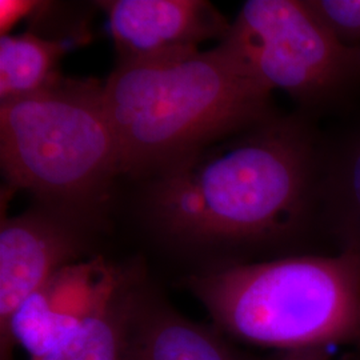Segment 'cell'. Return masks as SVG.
<instances>
[{"mask_svg":"<svg viewBox=\"0 0 360 360\" xmlns=\"http://www.w3.org/2000/svg\"><path fill=\"white\" fill-rule=\"evenodd\" d=\"M323 132L278 114L151 176L144 207L155 229L193 247L275 242L321 220Z\"/></svg>","mask_w":360,"mask_h":360,"instance_id":"1","label":"cell"},{"mask_svg":"<svg viewBox=\"0 0 360 360\" xmlns=\"http://www.w3.org/2000/svg\"><path fill=\"white\" fill-rule=\"evenodd\" d=\"M103 102L122 175L134 176H153L279 114L272 91L223 43L117 63Z\"/></svg>","mask_w":360,"mask_h":360,"instance_id":"2","label":"cell"},{"mask_svg":"<svg viewBox=\"0 0 360 360\" xmlns=\"http://www.w3.org/2000/svg\"><path fill=\"white\" fill-rule=\"evenodd\" d=\"M219 328L292 351L360 339V257L302 255L229 264L190 278Z\"/></svg>","mask_w":360,"mask_h":360,"instance_id":"3","label":"cell"},{"mask_svg":"<svg viewBox=\"0 0 360 360\" xmlns=\"http://www.w3.org/2000/svg\"><path fill=\"white\" fill-rule=\"evenodd\" d=\"M0 162L13 188L80 217L122 175L103 83L60 77L25 98L0 103Z\"/></svg>","mask_w":360,"mask_h":360,"instance_id":"4","label":"cell"},{"mask_svg":"<svg viewBox=\"0 0 360 360\" xmlns=\"http://www.w3.org/2000/svg\"><path fill=\"white\" fill-rule=\"evenodd\" d=\"M223 43L271 91L319 122L360 112V47L335 40L304 0H248Z\"/></svg>","mask_w":360,"mask_h":360,"instance_id":"5","label":"cell"},{"mask_svg":"<svg viewBox=\"0 0 360 360\" xmlns=\"http://www.w3.org/2000/svg\"><path fill=\"white\" fill-rule=\"evenodd\" d=\"M134 278L102 255L59 271L15 311L0 334L1 360H13V348L39 360L63 347Z\"/></svg>","mask_w":360,"mask_h":360,"instance_id":"6","label":"cell"},{"mask_svg":"<svg viewBox=\"0 0 360 360\" xmlns=\"http://www.w3.org/2000/svg\"><path fill=\"white\" fill-rule=\"evenodd\" d=\"M77 215L51 207L3 218L0 227V334L15 311L53 275L89 259Z\"/></svg>","mask_w":360,"mask_h":360,"instance_id":"7","label":"cell"},{"mask_svg":"<svg viewBox=\"0 0 360 360\" xmlns=\"http://www.w3.org/2000/svg\"><path fill=\"white\" fill-rule=\"evenodd\" d=\"M119 55L134 63L223 41L231 22L207 0H105L99 1Z\"/></svg>","mask_w":360,"mask_h":360,"instance_id":"8","label":"cell"},{"mask_svg":"<svg viewBox=\"0 0 360 360\" xmlns=\"http://www.w3.org/2000/svg\"><path fill=\"white\" fill-rule=\"evenodd\" d=\"M122 360H239L206 327L139 290L129 312Z\"/></svg>","mask_w":360,"mask_h":360,"instance_id":"9","label":"cell"},{"mask_svg":"<svg viewBox=\"0 0 360 360\" xmlns=\"http://www.w3.org/2000/svg\"><path fill=\"white\" fill-rule=\"evenodd\" d=\"M340 123L323 132L321 220L342 252L360 257V112Z\"/></svg>","mask_w":360,"mask_h":360,"instance_id":"10","label":"cell"},{"mask_svg":"<svg viewBox=\"0 0 360 360\" xmlns=\"http://www.w3.org/2000/svg\"><path fill=\"white\" fill-rule=\"evenodd\" d=\"M70 44L38 32L0 38V103L25 98L51 86Z\"/></svg>","mask_w":360,"mask_h":360,"instance_id":"11","label":"cell"},{"mask_svg":"<svg viewBox=\"0 0 360 360\" xmlns=\"http://www.w3.org/2000/svg\"><path fill=\"white\" fill-rule=\"evenodd\" d=\"M139 290L134 278L68 343L39 360H122L129 312Z\"/></svg>","mask_w":360,"mask_h":360,"instance_id":"12","label":"cell"},{"mask_svg":"<svg viewBox=\"0 0 360 360\" xmlns=\"http://www.w3.org/2000/svg\"><path fill=\"white\" fill-rule=\"evenodd\" d=\"M306 7L340 44L360 47V0H304Z\"/></svg>","mask_w":360,"mask_h":360,"instance_id":"13","label":"cell"},{"mask_svg":"<svg viewBox=\"0 0 360 360\" xmlns=\"http://www.w3.org/2000/svg\"><path fill=\"white\" fill-rule=\"evenodd\" d=\"M34 0H0V34L10 35L13 27L25 19H31L38 8Z\"/></svg>","mask_w":360,"mask_h":360,"instance_id":"14","label":"cell"},{"mask_svg":"<svg viewBox=\"0 0 360 360\" xmlns=\"http://www.w3.org/2000/svg\"><path fill=\"white\" fill-rule=\"evenodd\" d=\"M328 347L299 348L284 351L282 356L276 360H330Z\"/></svg>","mask_w":360,"mask_h":360,"instance_id":"15","label":"cell"}]
</instances>
